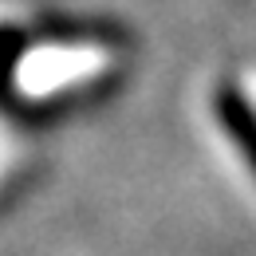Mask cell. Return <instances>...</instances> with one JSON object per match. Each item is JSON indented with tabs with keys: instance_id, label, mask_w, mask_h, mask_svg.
<instances>
[{
	"instance_id": "obj_1",
	"label": "cell",
	"mask_w": 256,
	"mask_h": 256,
	"mask_svg": "<svg viewBox=\"0 0 256 256\" xmlns=\"http://www.w3.org/2000/svg\"><path fill=\"white\" fill-rule=\"evenodd\" d=\"M217 110H221L228 134L240 142V150H244V154H248V162L256 166V110H252V106H248L240 95H236V91H228V87L217 95Z\"/></svg>"
}]
</instances>
